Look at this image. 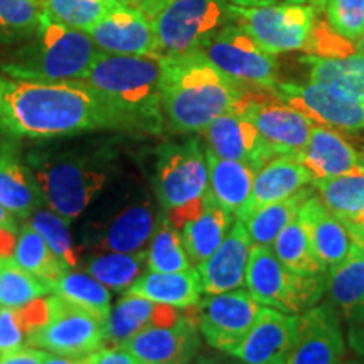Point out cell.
I'll use <instances>...</instances> for the list:
<instances>
[{
    "mask_svg": "<svg viewBox=\"0 0 364 364\" xmlns=\"http://www.w3.org/2000/svg\"><path fill=\"white\" fill-rule=\"evenodd\" d=\"M0 127L14 136L27 139L124 130L110 105L83 80H4Z\"/></svg>",
    "mask_w": 364,
    "mask_h": 364,
    "instance_id": "6da1fadb",
    "label": "cell"
},
{
    "mask_svg": "<svg viewBox=\"0 0 364 364\" xmlns=\"http://www.w3.org/2000/svg\"><path fill=\"white\" fill-rule=\"evenodd\" d=\"M252 91L218 70L203 53L164 58L162 115L174 134L203 132L220 115L241 112Z\"/></svg>",
    "mask_w": 364,
    "mask_h": 364,
    "instance_id": "7a4b0ae2",
    "label": "cell"
},
{
    "mask_svg": "<svg viewBox=\"0 0 364 364\" xmlns=\"http://www.w3.org/2000/svg\"><path fill=\"white\" fill-rule=\"evenodd\" d=\"M162 70L161 54L100 53L83 81L110 105L124 130L161 134Z\"/></svg>",
    "mask_w": 364,
    "mask_h": 364,
    "instance_id": "3957f363",
    "label": "cell"
},
{
    "mask_svg": "<svg viewBox=\"0 0 364 364\" xmlns=\"http://www.w3.org/2000/svg\"><path fill=\"white\" fill-rule=\"evenodd\" d=\"M27 167L38 181L46 206L70 225L103 194L115 171L107 150L33 152Z\"/></svg>",
    "mask_w": 364,
    "mask_h": 364,
    "instance_id": "277c9868",
    "label": "cell"
},
{
    "mask_svg": "<svg viewBox=\"0 0 364 364\" xmlns=\"http://www.w3.org/2000/svg\"><path fill=\"white\" fill-rule=\"evenodd\" d=\"M100 53L88 34L59 24L43 12L33 38L22 43L0 70L11 80L22 81L85 80Z\"/></svg>",
    "mask_w": 364,
    "mask_h": 364,
    "instance_id": "5b68a950",
    "label": "cell"
},
{
    "mask_svg": "<svg viewBox=\"0 0 364 364\" xmlns=\"http://www.w3.org/2000/svg\"><path fill=\"white\" fill-rule=\"evenodd\" d=\"M91 206L81 228V248L88 253L144 252L162 215L147 189L136 184L100 196Z\"/></svg>",
    "mask_w": 364,
    "mask_h": 364,
    "instance_id": "8992f818",
    "label": "cell"
},
{
    "mask_svg": "<svg viewBox=\"0 0 364 364\" xmlns=\"http://www.w3.org/2000/svg\"><path fill=\"white\" fill-rule=\"evenodd\" d=\"M139 9L152 19L164 58L201 53L231 22L226 0H142Z\"/></svg>",
    "mask_w": 364,
    "mask_h": 364,
    "instance_id": "52a82bcc",
    "label": "cell"
},
{
    "mask_svg": "<svg viewBox=\"0 0 364 364\" xmlns=\"http://www.w3.org/2000/svg\"><path fill=\"white\" fill-rule=\"evenodd\" d=\"M245 287L262 306L302 314L324 297V275H306L285 267L272 248L252 247Z\"/></svg>",
    "mask_w": 364,
    "mask_h": 364,
    "instance_id": "ba28073f",
    "label": "cell"
},
{
    "mask_svg": "<svg viewBox=\"0 0 364 364\" xmlns=\"http://www.w3.org/2000/svg\"><path fill=\"white\" fill-rule=\"evenodd\" d=\"M206 149L199 140L167 142L157 150L154 193L166 215L189 206L208 193Z\"/></svg>",
    "mask_w": 364,
    "mask_h": 364,
    "instance_id": "9c48e42d",
    "label": "cell"
},
{
    "mask_svg": "<svg viewBox=\"0 0 364 364\" xmlns=\"http://www.w3.org/2000/svg\"><path fill=\"white\" fill-rule=\"evenodd\" d=\"M46 309L48 317L27 334V346L71 358L90 356L107 346L102 318L54 294L46 299Z\"/></svg>",
    "mask_w": 364,
    "mask_h": 364,
    "instance_id": "30bf717a",
    "label": "cell"
},
{
    "mask_svg": "<svg viewBox=\"0 0 364 364\" xmlns=\"http://www.w3.org/2000/svg\"><path fill=\"white\" fill-rule=\"evenodd\" d=\"M231 24L252 36L263 51L273 54L307 49L317 11L309 4L236 7L230 4Z\"/></svg>",
    "mask_w": 364,
    "mask_h": 364,
    "instance_id": "8fae6325",
    "label": "cell"
},
{
    "mask_svg": "<svg viewBox=\"0 0 364 364\" xmlns=\"http://www.w3.org/2000/svg\"><path fill=\"white\" fill-rule=\"evenodd\" d=\"M209 61L241 85L273 90L279 83V65L240 26L228 24L201 49Z\"/></svg>",
    "mask_w": 364,
    "mask_h": 364,
    "instance_id": "7c38bea8",
    "label": "cell"
},
{
    "mask_svg": "<svg viewBox=\"0 0 364 364\" xmlns=\"http://www.w3.org/2000/svg\"><path fill=\"white\" fill-rule=\"evenodd\" d=\"M263 306L248 290L209 295L194 307L199 332L209 348L231 354L252 331Z\"/></svg>",
    "mask_w": 364,
    "mask_h": 364,
    "instance_id": "4fadbf2b",
    "label": "cell"
},
{
    "mask_svg": "<svg viewBox=\"0 0 364 364\" xmlns=\"http://www.w3.org/2000/svg\"><path fill=\"white\" fill-rule=\"evenodd\" d=\"M273 95L306 115L316 125L334 130H364V107L361 100L324 85L284 81L273 86Z\"/></svg>",
    "mask_w": 364,
    "mask_h": 364,
    "instance_id": "5bb4252c",
    "label": "cell"
},
{
    "mask_svg": "<svg viewBox=\"0 0 364 364\" xmlns=\"http://www.w3.org/2000/svg\"><path fill=\"white\" fill-rule=\"evenodd\" d=\"M346 341L331 304L295 314V336L285 364H341Z\"/></svg>",
    "mask_w": 364,
    "mask_h": 364,
    "instance_id": "9a60e30c",
    "label": "cell"
},
{
    "mask_svg": "<svg viewBox=\"0 0 364 364\" xmlns=\"http://www.w3.org/2000/svg\"><path fill=\"white\" fill-rule=\"evenodd\" d=\"M241 112L253 122L277 156L299 157L311 136L312 127L316 125L275 95L270 98L257 95V88H253L252 97Z\"/></svg>",
    "mask_w": 364,
    "mask_h": 364,
    "instance_id": "2e32d148",
    "label": "cell"
},
{
    "mask_svg": "<svg viewBox=\"0 0 364 364\" xmlns=\"http://www.w3.org/2000/svg\"><path fill=\"white\" fill-rule=\"evenodd\" d=\"M166 216L179 230L182 245L193 267L208 260L233 226V215L223 209L209 193L189 206Z\"/></svg>",
    "mask_w": 364,
    "mask_h": 364,
    "instance_id": "e0dca14e",
    "label": "cell"
},
{
    "mask_svg": "<svg viewBox=\"0 0 364 364\" xmlns=\"http://www.w3.org/2000/svg\"><path fill=\"white\" fill-rule=\"evenodd\" d=\"M140 364H189L201 348L196 314L184 312L172 326L150 327L122 344Z\"/></svg>",
    "mask_w": 364,
    "mask_h": 364,
    "instance_id": "ac0fdd59",
    "label": "cell"
},
{
    "mask_svg": "<svg viewBox=\"0 0 364 364\" xmlns=\"http://www.w3.org/2000/svg\"><path fill=\"white\" fill-rule=\"evenodd\" d=\"M208 152L221 159L245 162L253 169L277 157L253 122L243 112H228L220 115L203 130Z\"/></svg>",
    "mask_w": 364,
    "mask_h": 364,
    "instance_id": "d6986e66",
    "label": "cell"
},
{
    "mask_svg": "<svg viewBox=\"0 0 364 364\" xmlns=\"http://www.w3.org/2000/svg\"><path fill=\"white\" fill-rule=\"evenodd\" d=\"M86 34L102 53L157 54L152 19L139 7L118 6Z\"/></svg>",
    "mask_w": 364,
    "mask_h": 364,
    "instance_id": "ffe728a7",
    "label": "cell"
},
{
    "mask_svg": "<svg viewBox=\"0 0 364 364\" xmlns=\"http://www.w3.org/2000/svg\"><path fill=\"white\" fill-rule=\"evenodd\" d=\"M252 247L247 226L236 220L216 252L196 267L203 294H225L245 287Z\"/></svg>",
    "mask_w": 364,
    "mask_h": 364,
    "instance_id": "44dd1931",
    "label": "cell"
},
{
    "mask_svg": "<svg viewBox=\"0 0 364 364\" xmlns=\"http://www.w3.org/2000/svg\"><path fill=\"white\" fill-rule=\"evenodd\" d=\"M295 336V314L263 306L247 338L230 356L243 364H285Z\"/></svg>",
    "mask_w": 364,
    "mask_h": 364,
    "instance_id": "7402d4cb",
    "label": "cell"
},
{
    "mask_svg": "<svg viewBox=\"0 0 364 364\" xmlns=\"http://www.w3.org/2000/svg\"><path fill=\"white\" fill-rule=\"evenodd\" d=\"M314 184V179L302 162L294 156H277L263 164L257 171L253 181L252 194L247 204L236 215L238 221H247L258 209L282 199L290 198L299 191Z\"/></svg>",
    "mask_w": 364,
    "mask_h": 364,
    "instance_id": "603a6c76",
    "label": "cell"
},
{
    "mask_svg": "<svg viewBox=\"0 0 364 364\" xmlns=\"http://www.w3.org/2000/svg\"><path fill=\"white\" fill-rule=\"evenodd\" d=\"M297 216L307 230L314 253L324 273L343 263L356 250L348 228L322 204L317 194L304 201Z\"/></svg>",
    "mask_w": 364,
    "mask_h": 364,
    "instance_id": "cb8c5ba5",
    "label": "cell"
},
{
    "mask_svg": "<svg viewBox=\"0 0 364 364\" xmlns=\"http://www.w3.org/2000/svg\"><path fill=\"white\" fill-rule=\"evenodd\" d=\"M299 161L311 172L314 182L361 171L358 150L339 130L314 125Z\"/></svg>",
    "mask_w": 364,
    "mask_h": 364,
    "instance_id": "d4e9b609",
    "label": "cell"
},
{
    "mask_svg": "<svg viewBox=\"0 0 364 364\" xmlns=\"http://www.w3.org/2000/svg\"><path fill=\"white\" fill-rule=\"evenodd\" d=\"M182 316L184 312L167 304L124 295L105 321V339L108 346H122L150 327L176 324Z\"/></svg>",
    "mask_w": 364,
    "mask_h": 364,
    "instance_id": "484cf974",
    "label": "cell"
},
{
    "mask_svg": "<svg viewBox=\"0 0 364 364\" xmlns=\"http://www.w3.org/2000/svg\"><path fill=\"white\" fill-rule=\"evenodd\" d=\"M324 294L348 326L364 321V255L358 248L324 273Z\"/></svg>",
    "mask_w": 364,
    "mask_h": 364,
    "instance_id": "4316f807",
    "label": "cell"
},
{
    "mask_svg": "<svg viewBox=\"0 0 364 364\" xmlns=\"http://www.w3.org/2000/svg\"><path fill=\"white\" fill-rule=\"evenodd\" d=\"M0 203L24 221L46 204L34 174L11 145H0Z\"/></svg>",
    "mask_w": 364,
    "mask_h": 364,
    "instance_id": "83f0119b",
    "label": "cell"
},
{
    "mask_svg": "<svg viewBox=\"0 0 364 364\" xmlns=\"http://www.w3.org/2000/svg\"><path fill=\"white\" fill-rule=\"evenodd\" d=\"M201 282L196 267L182 272H149L140 275L125 295H136L177 309H193L201 302Z\"/></svg>",
    "mask_w": 364,
    "mask_h": 364,
    "instance_id": "f1b7e54d",
    "label": "cell"
},
{
    "mask_svg": "<svg viewBox=\"0 0 364 364\" xmlns=\"http://www.w3.org/2000/svg\"><path fill=\"white\" fill-rule=\"evenodd\" d=\"M208 193L223 209L236 216L252 194L257 169L245 162L221 159L206 150Z\"/></svg>",
    "mask_w": 364,
    "mask_h": 364,
    "instance_id": "f546056e",
    "label": "cell"
},
{
    "mask_svg": "<svg viewBox=\"0 0 364 364\" xmlns=\"http://www.w3.org/2000/svg\"><path fill=\"white\" fill-rule=\"evenodd\" d=\"M302 61L309 66V75L314 83L361 98L364 91V56L361 53L338 58L307 54Z\"/></svg>",
    "mask_w": 364,
    "mask_h": 364,
    "instance_id": "4dcf8cb0",
    "label": "cell"
},
{
    "mask_svg": "<svg viewBox=\"0 0 364 364\" xmlns=\"http://www.w3.org/2000/svg\"><path fill=\"white\" fill-rule=\"evenodd\" d=\"M145 268H147V250L136 253H88V257L85 258V272L117 292H127V289L140 275H144Z\"/></svg>",
    "mask_w": 364,
    "mask_h": 364,
    "instance_id": "1f68e13d",
    "label": "cell"
},
{
    "mask_svg": "<svg viewBox=\"0 0 364 364\" xmlns=\"http://www.w3.org/2000/svg\"><path fill=\"white\" fill-rule=\"evenodd\" d=\"M51 294L85 309L102 321H107L112 312L110 289L86 272L70 270L63 273L59 279L51 282Z\"/></svg>",
    "mask_w": 364,
    "mask_h": 364,
    "instance_id": "d6a6232c",
    "label": "cell"
},
{
    "mask_svg": "<svg viewBox=\"0 0 364 364\" xmlns=\"http://www.w3.org/2000/svg\"><path fill=\"white\" fill-rule=\"evenodd\" d=\"M314 194L312 189H302L290 198L282 199L268 206L255 211L245 223L253 247L270 248L282 231L292 223L299 215V209L306 199Z\"/></svg>",
    "mask_w": 364,
    "mask_h": 364,
    "instance_id": "836d02e7",
    "label": "cell"
},
{
    "mask_svg": "<svg viewBox=\"0 0 364 364\" xmlns=\"http://www.w3.org/2000/svg\"><path fill=\"white\" fill-rule=\"evenodd\" d=\"M317 198L341 221H353L364 211V171L316 181Z\"/></svg>",
    "mask_w": 364,
    "mask_h": 364,
    "instance_id": "e575fe53",
    "label": "cell"
},
{
    "mask_svg": "<svg viewBox=\"0 0 364 364\" xmlns=\"http://www.w3.org/2000/svg\"><path fill=\"white\" fill-rule=\"evenodd\" d=\"M12 260L26 272L33 273L49 284L59 279L63 273L70 272V268L59 260L53 250L46 245V241L41 238V235L36 233L27 223L21 225L17 231Z\"/></svg>",
    "mask_w": 364,
    "mask_h": 364,
    "instance_id": "d590c367",
    "label": "cell"
},
{
    "mask_svg": "<svg viewBox=\"0 0 364 364\" xmlns=\"http://www.w3.org/2000/svg\"><path fill=\"white\" fill-rule=\"evenodd\" d=\"M270 248L275 257L290 270L306 273V275H324V270L314 253L307 230L299 216L277 236Z\"/></svg>",
    "mask_w": 364,
    "mask_h": 364,
    "instance_id": "8d00e7d4",
    "label": "cell"
},
{
    "mask_svg": "<svg viewBox=\"0 0 364 364\" xmlns=\"http://www.w3.org/2000/svg\"><path fill=\"white\" fill-rule=\"evenodd\" d=\"M189 257L182 245L179 230L162 215L147 247L149 272H182L191 268Z\"/></svg>",
    "mask_w": 364,
    "mask_h": 364,
    "instance_id": "74e56055",
    "label": "cell"
},
{
    "mask_svg": "<svg viewBox=\"0 0 364 364\" xmlns=\"http://www.w3.org/2000/svg\"><path fill=\"white\" fill-rule=\"evenodd\" d=\"M46 241L53 253L73 270L81 263V248L73 241L70 223L49 208H39L24 221Z\"/></svg>",
    "mask_w": 364,
    "mask_h": 364,
    "instance_id": "f35d334b",
    "label": "cell"
},
{
    "mask_svg": "<svg viewBox=\"0 0 364 364\" xmlns=\"http://www.w3.org/2000/svg\"><path fill=\"white\" fill-rule=\"evenodd\" d=\"M51 294V284L9 258L0 270V307L21 309Z\"/></svg>",
    "mask_w": 364,
    "mask_h": 364,
    "instance_id": "ab89813d",
    "label": "cell"
},
{
    "mask_svg": "<svg viewBox=\"0 0 364 364\" xmlns=\"http://www.w3.org/2000/svg\"><path fill=\"white\" fill-rule=\"evenodd\" d=\"M43 11L59 24L88 33L103 17L115 11L118 4L108 0H41Z\"/></svg>",
    "mask_w": 364,
    "mask_h": 364,
    "instance_id": "60d3db41",
    "label": "cell"
},
{
    "mask_svg": "<svg viewBox=\"0 0 364 364\" xmlns=\"http://www.w3.org/2000/svg\"><path fill=\"white\" fill-rule=\"evenodd\" d=\"M43 12L41 0H0V43L17 44L33 38Z\"/></svg>",
    "mask_w": 364,
    "mask_h": 364,
    "instance_id": "b9f144b4",
    "label": "cell"
},
{
    "mask_svg": "<svg viewBox=\"0 0 364 364\" xmlns=\"http://www.w3.org/2000/svg\"><path fill=\"white\" fill-rule=\"evenodd\" d=\"M326 21L344 39L358 43L364 33V0H329Z\"/></svg>",
    "mask_w": 364,
    "mask_h": 364,
    "instance_id": "7bdbcfd3",
    "label": "cell"
},
{
    "mask_svg": "<svg viewBox=\"0 0 364 364\" xmlns=\"http://www.w3.org/2000/svg\"><path fill=\"white\" fill-rule=\"evenodd\" d=\"M27 332L21 309L0 307V356L27 346Z\"/></svg>",
    "mask_w": 364,
    "mask_h": 364,
    "instance_id": "ee69618b",
    "label": "cell"
},
{
    "mask_svg": "<svg viewBox=\"0 0 364 364\" xmlns=\"http://www.w3.org/2000/svg\"><path fill=\"white\" fill-rule=\"evenodd\" d=\"M48 351L34 348V346H22V348L0 356V364H44Z\"/></svg>",
    "mask_w": 364,
    "mask_h": 364,
    "instance_id": "f6af8a7d",
    "label": "cell"
},
{
    "mask_svg": "<svg viewBox=\"0 0 364 364\" xmlns=\"http://www.w3.org/2000/svg\"><path fill=\"white\" fill-rule=\"evenodd\" d=\"M95 364H140L124 346H103L95 353Z\"/></svg>",
    "mask_w": 364,
    "mask_h": 364,
    "instance_id": "bcb514c9",
    "label": "cell"
},
{
    "mask_svg": "<svg viewBox=\"0 0 364 364\" xmlns=\"http://www.w3.org/2000/svg\"><path fill=\"white\" fill-rule=\"evenodd\" d=\"M348 343L354 354L351 364H364V321L349 326Z\"/></svg>",
    "mask_w": 364,
    "mask_h": 364,
    "instance_id": "7dc6e473",
    "label": "cell"
},
{
    "mask_svg": "<svg viewBox=\"0 0 364 364\" xmlns=\"http://www.w3.org/2000/svg\"><path fill=\"white\" fill-rule=\"evenodd\" d=\"M228 4L236 7H267V6H280V4H306V0H226Z\"/></svg>",
    "mask_w": 364,
    "mask_h": 364,
    "instance_id": "c3c4849f",
    "label": "cell"
},
{
    "mask_svg": "<svg viewBox=\"0 0 364 364\" xmlns=\"http://www.w3.org/2000/svg\"><path fill=\"white\" fill-rule=\"evenodd\" d=\"M44 364H95V353L90 356L71 358V356H59V354L48 353L44 359Z\"/></svg>",
    "mask_w": 364,
    "mask_h": 364,
    "instance_id": "681fc988",
    "label": "cell"
},
{
    "mask_svg": "<svg viewBox=\"0 0 364 364\" xmlns=\"http://www.w3.org/2000/svg\"><path fill=\"white\" fill-rule=\"evenodd\" d=\"M19 228H21V225L17 223V218L14 216L2 203H0V230L17 235Z\"/></svg>",
    "mask_w": 364,
    "mask_h": 364,
    "instance_id": "f907efd6",
    "label": "cell"
},
{
    "mask_svg": "<svg viewBox=\"0 0 364 364\" xmlns=\"http://www.w3.org/2000/svg\"><path fill=\"white\" fill-rule=\"evenodd\" d=\"M346 228H348L349 235H351L354 247L358 248L359 253L364 255V228L354 221H343Z\"/></svg>",
    "mask_w": 364,
    "mask_h": 364,
    "instance_id": "816d5d0a",
    "label": "cell"
},
{
    "mask_svg": "<svg viewBox=\"0 0 364 364\" xmlns=\"http://www.w3.org/2000/svg\"><path fill=\"white\" fill-rule=\"evenodd\" d=\"M16 236L17 235L0 230V258H12L14 247H16Z\"/></svg>",
    "mask_w": 364,
    "mask_h": 364,
    "instance_id": "f5cc1de1",
    "label": "cell"
},
{
    "mask_svg": "<svg viewBox=\"0 0 364 364\" xmlns=\"http://www.w3.org/2000/svg\"><path fill=\"white\" fill-rule=\"evenodd\" d=\"M196 364H243L230 354L221 353L220 356H201Z\"/></svg>",
    "mask_w": 364,
    "mask_h": 364,
    "instance_id": "db71d44e",
    "label": "cell"
},
{
    "mask_svg": "<svg viewBox=\"0 0 364 364\" xmlns=\"http://www.w3.org/2000/svg\"><path fill=\"white\" fill-rule=\"evenodd\" d=\"M108 2L118 4V6H127V7H140L142 0H108Z\"/></svg>",
    "mask_w": 364,
    "mask_h": 364,
    "instance_id": "11a10c76",
    "label": "cell"
},
{
    "mask_svg": "<svg viewBox=\"0 0 364 364\" xmlns=\"http://www.w3.org/2000/svg\"><path fill=\"white\" fill-rule=\"evenodd\" d=\"M306 2H309V6H312L317 12H321V11H324L329 0H306Z\"/></svg>",
    "mask_w": 364,
    "mask_h": 364,
    "instance_id": "9f6ffc18",
    "label": "cell"
},
{
    "mask_svg": "<svg viewBox=\"0 0 364 364\" xmlns=\"http://www.w3.org/2000/svg\"><path fill=\"white\" fill-rule=\"evenodd\" d=\"M358 53H361L363 56H364V33H363V36L358 41Z\"/></svg>",
    "mask_w": 364,
    "mask_h": 364,
    "instance_id": "6f0895ef",
    "label": "cell"
},
{
    "mask_svg": "<svg viewBox=\"0 0 364 364\" xmlns=\"http://www.w3.org/2000/svg\"><path fill=\"white\" fill-rule=\"evenodd\" d=\"M2 102H4V80H0V113H2Z\"/></svg>",
    "mask_w": 364,
    "mask_h": 364,
    "instance_id": "680465c9",
    "label": "cell"
},
{
    "mask_svg": "<svg viewBox=\"0 0 364 364\" xmlns=\"http://www.w3.org/2000/svg\"><path fill=\"white\" fill-rule=\"evenodd\" d=\"M353 221H354V223H358V225H361V226L364 228V211L361 213V215H358L356 218H354Z\"/></svg>",
    "mask_w": 364,
    "mask_h": 364,
    "instance_id": "91938a15",
    "label": "cell"
},
{
    "mask_svg": "<svg viewBox=\"0 0 364 364\" xmlns=\"http://www.w3.org/2000/svg\"><path fill=\"white\" fill-rule=\"evenodd\" d=\"M358 154H359V167H361V171H364V147L361 152H358Z\"/></svg>",
    "mask_w": 364,
    "mask_h": 364,
    "instance_id": "94428289",
    "label": "cell"
},
{
    "mask_svg": "<svg viewBox=\"0 0 364 364\" xmlns=\"http://www.w3.org/2000/svg\"><path fill=\"white\" fill-rule=\"evenodd\" d=\"M7 260H9V258H0V270H2V267L6 265Z\"/></svg>",
    "mask_w": 364,
    "mask_h": 364,
    "instance_id": "6125c7cd",
    "label": "cell"
},
{
    "mask_svg": "<svg viewBox=\"0 0 364 364\" xmlns=\"http://www.w3.org/2000/svg\"><path fill=\"white\" fill-rule=\"evenodd\" d=\"M359 100H361V103H363V107H364V91H363V95H361V98H359Z\"/></svg>",
    "mask_w": 364,
    "mask_h": 364,
    "instance_id": "be15d7a7",
    "label": "cell"
},
{
    "mask_svg": "<svg viewBox=\"0 0 364 364\" xmlns=\"http://www.w3.org/2000/svg\"><path fill=\"white\" fill-rule=\"evenodd\" d=\"M341 364H343V363H341Z\"/></svg>",
    "mask_w": 364,
    "mask_h": 364,
    "instance_id": "e7e4bbea",
    "label": "cell"
}]
</instances>
